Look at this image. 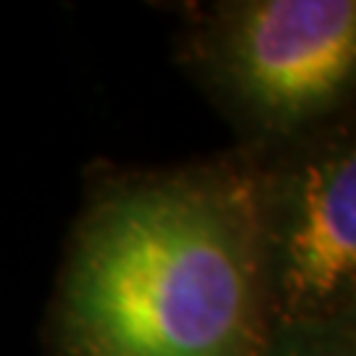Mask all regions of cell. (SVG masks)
Here are the masks:
<instances>
[{
	"label": "cell",
	"mask_w": 356,
	"mask_h": 356,
	"mask_svg": "<svg viewBox=\"0 0 356 356\" xmlns=\"http://www.w3.org/2000/svg\"><path fill=\"white\" fill-rule=\"evenodd\" d=\"M264 356H356V314L317 325H275Z\"/></svg>",
	"instance_id": "obj_4"
},
{
	"label": "cell",
	"mask_w": 356,
	"mask_h": 356,
	"mask_svg": "<svg viewBox=\"0 0 356 356\" xmlns=\"http://www.w3.org/2000/svg\"><path fill=\"white\" fill-rule=\"evenodd\" d=\"M175 64L261 151L356 108L354 0H214L177 6Z\"/></svg>",
	"instance_id": "obj_2"
},
{
	"label": "cell",
	"mask_w": 356,
	"mask_h": 356,
	"mask_svg": "<svg viewBox=\"0 0 356 356\" xmlns=\"http://www.w3.org/2000/svg\"><path fill=\"white\" fill-rule=\"evenodd\" d=\"M272 330L251 151L85 169L48 356H264Z\"/></svg>",
	"instance_id": "obj_1"
},
{
	"label": "cell",
	"mask_w": 356,
	"mask_h": 356,
	"mask_svg": "<svg viewBox=\"0 0 356 356\" xmlns=\"http://www.w3.org/2000/svg\"><path fill=\"white\" fill-rule=\"evenodd\" d=\"M251 156L275 325L356 314V108Z\"/></svg>",
	"instance_id": "obj_3"
}]
</instances>
